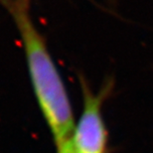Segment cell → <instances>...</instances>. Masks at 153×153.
I'll list each match as a JSON object with an SVG mask.
<instances>
[{
    "mask_svg": "<svg viewBox=\"0 0 153 153\" xmlns=\"http://www.w3.org/2000/svg\"><path fill=\"white\" fill-rule=\"evenodd\" d=\"M82 94V111L70 139L76 153H105L108 131L102 117V103L111 91V82L94 93L88 82L79 76Z\"/></svg>",
    "mask_w": 153,
    "mask_h": 153,
    "instance_id": "obj_2",
    "label": "cell"
},
{
    "mask_svg": "<svg viewBox=\"0 0 153 153\" xmlns=\"http://www.w3.org/2000/svg\"><path fill=\"white\" fill-rule=\"evenodd\" d=\"M23 1H27V2H30V0H23Z\"/></svg>",
    "mask_w": 153,
    "mask_h": 153,
    "instance_id": "obj_4",
    "label": "cell"
},
{
    "mask_svg": "<svg viewBox=\"0 0 153 153\" xmlns=\"http://www.w3.org/2000/svg\"><path fill=\"white\" fill-rule=\"evenodd\" d=\"M57 153H76V151L73 149L71 143H70V140L65 144L57 147Z\"/></svg>",
    "mask_w": 153,
    "mask_h": 153,
    "instance_id": "obj_3",
    "label": "cell"
},
{
    "mask_svg": "<svg viewBox=\"0 0 153 153\" xmlns=\"http://www.w3.org/2000/svg\"><path fill=\"white\" fill-rule=\"evenodd\" d=\"M11 15L22 41L30 81L43 116L56 146L71 139L75 128L74 112L63 79L29 12V2L0 0Z\"/></svg>",
    "mask_w": 153,
    "mask_h": 153,
    "instance_id": "obj_1",
    "label": "cell"
}]
</instances>
